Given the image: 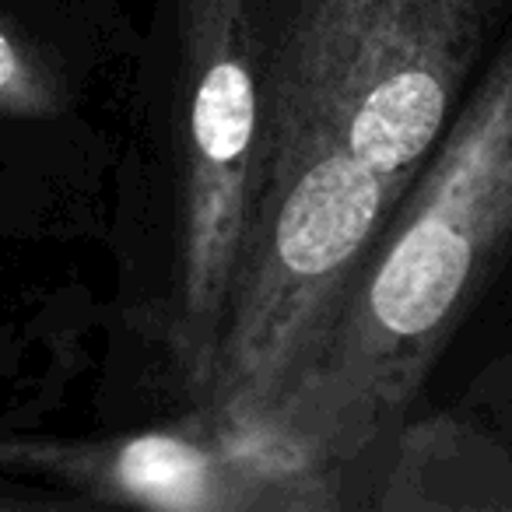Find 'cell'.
I'll return each mask as SVG.
<instances>
[{"mask_svg": "<svg viewBox=\"0 0 512 512\" xmlns=\"http://www.w3.org/2000/svg\"><path fill=\"white\" fill-rule=\"evenodd\" d=\"M393 200L334 137L264 148V186L228 292L200 404L232 439L253 435L341 309Z\"/></svg>", "mask_w": 512, "mask_h": 512, "instance_id": "3957f363", "label": "cell"}, {"mask_svg": "<svg viewBox=\"0 0 512 512\" xmlns=\"http://www.w3.org/2000/svg\"><path fill=\"white\" fill-rule=\"evenodd\" d=\"M505 0H292L264 39V148L334 137L393 207L460 109Z\"/></svg>", "mask_w": 512, "mask_h": 512, "instance_id": "7a4b0ae2", "label": "cell"}, {"mask_svg": "<svg viewBox=\"0 0 512 512\" xmlns=\"http://www.w3.org/2000/svg\"><path fill=\"white\" fill-rule=\"evenodd\" d=\"M512 246V36L383 221L341 309L271 418L242 439L288 474L348 467L414 407Z\"/></svg>", "mask_w": 512, "mask_h": 512, "instance_id": "6da1fadb", "label": "cell"}, {"mask_svg": "<svg viewBox=\"0 0 512 512\" xmlns=\"http://www.w3.org/2000/svg\"><path fill=\"white\" fill-rule=\"evenodd\" d=\"M383 509L512 512V453L453 421H425L400 435Z\"/></svg>", "mask_w": 512, "mask_h": 512, "instance_id": "5b68a950", "label": "cell"}, {"mask_svg": "<svg viewBox=\"0 0 512 512\" xmlns=\"http://www.w3.org/2000/svg\"><path fill=\"white\" fill-rule=\"evenodd\" d=\"M57 85L36 46L0 11V109L4 113H50Z\"/></svg>", "mask_w": 512, "mask_h": 512, "instance_id": "52a82bcc", "label": "cell"}, {"mask_svg": "<svg viewBox=\"0 0 512 512\" xmlns=\"http://www.w3.org/2000/svg\"><path fill=\"white\" fill-rule=\"evenodd\" d=\"M172 344L200 397L264 186V36L253 0H183Z\"/></svg>", "mask_w": 512, "mask_h": 512, "instance_id": "277c9868", "label": "cell"}, {"mask_svg": "<svg viewBox=\"0 0 512 512\" xmlns=\"http://www.w3.org/2000/svg\"><path fill=\"white\" fill-rule=\"evenodd\" d=\"M113 484L127 498L162 509H228L249 505L218 467V456L204 453L179 435H144L116 453L109 467Z\"/></svg>", "mask_w": 512, "mask_h": 512, "instance_id": "8992f818", "label": "cell"}]
</instances>
